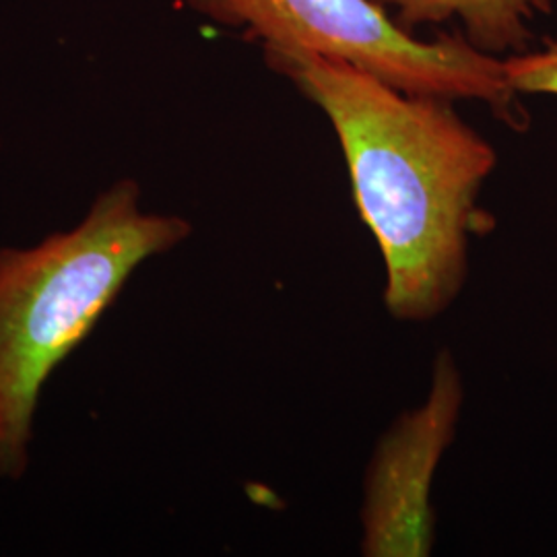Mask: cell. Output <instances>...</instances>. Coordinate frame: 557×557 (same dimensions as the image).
Wrapping results in <instances>:
<instances>
[{
    "mask_svg": "<svg viewBox=\"0 0 557 557\" xmlns=\"http://www.w3.org/2000/svg\"><path fill=\"white\" fill-rule=\"evenodd\" d=\"M180 218L145 215L139 188L122 182L87 220L34 250L0 252V473L20 475L44 382L143 260L188 238Z\"/></svg>",
    "mask_w": 557,
    "mask_h": 557,
    "instance_id": "7a4b0ae2",
    "label": "cell"
},
{
    "mask_svg": "<svg viewBox=\"0 0 557 557\" xmlns=\"http://www.w3.org/2000/svg\"><path fill=\"white\" fill-rule=\"evenodd\" d=\"M465 384L457 361L442 349L428 397L405 411L379 440L363 481L361 554L425 557L436 543L434 479L457 434Z\"/></svg>",
    "mask_w": 557,
    "mask_h": 557,
    "instance_id": "277c9868",
    "label": "cell"
},
{
    "mask_svg": "<svg viewBox=\"0 0 557 557\" xmlns=\"http://www.w3.org/2000/svg\"><path fill=\"white\" fill-rule=\"evenodd\" d=\"M264 62L331 122L359 218L384 262V306L430 322L460 296L471 242L496 220L479 197L498 165L494 145L455 101L411 96L345 60L269 52Z\"/></svg>",
    "mask_w": 557,
    "mask_h": 557,
    "instance_id": "6da1fadb",
    "label": "cell"
},
{
    "mask_svg": "<svg viewBox=\"0 0 557 557\" xmlns=\"http://www.w3.org/2000/svg\"><path fill=\"white\" fill-rule=\"evenodd\" d=\"M190 11L259 41L262 54L308 52L358 66L411 96L479 101L524 133L531 124L498 57L462 34L419 40L376 0H182Z\"/></svg>",
    "mask_w": 557,
    "mask_h": 557,
    "instance_id": "3957f363",
    "label": "cell"
},
{
    "mask_svg": "<svg viewBox=\"0 0 557 557\" xmlns=\"http://www.w3.org/2000/svg\"><path fill=\"white\" fill-rule=\"evenodd\" d=\"M398 25L413 34L423 25L458 23L479 52L520 54L533 40V21L552 13V0H376Z\"/></svg>",
    "mask_w": 557,
    "mask_h": 557,
    "instance_id": "5b68a950",
    "label": "cell"
},
{
    "mask_svg": "<svg viewBox=\"0 0 557 557\" xmlns=\"http://www.w3.org/2000/svg\"><path fill=\"white\" fill-rule=\"evenodd\" d=\"M504 62V75L518 96H556L557 98V38L541 50L510 54Z\"/></svg>",
    "mask_w": 557,
    "mask_h": 557,
    "instance_id": "8992f818",
    "label": "cell"
}]
</instances>
